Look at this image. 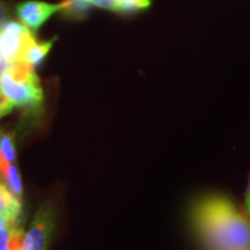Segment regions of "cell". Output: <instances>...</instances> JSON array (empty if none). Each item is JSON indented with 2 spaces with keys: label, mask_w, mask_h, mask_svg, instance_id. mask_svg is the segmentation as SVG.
<instances>
[{
  "label": "cell",
  "mask_w": 250,
  "mask_h": 250,
  "mask_svg": "<svg viewBox=\"0 0 250 250\" xmlns=\"http://www.w3.org/2000/svg\"><path fill=\"white\" fill-rule=\"evenodd\" d=\"M190 219L204 250H250V217L229 197H201L193 203Z\"/></svg>",
  "instance_id": "6da1fadb"
},
{
  "label": "cell",
  "mask_w": 250,
  "mask_h": 250,
  "mask_svg": "<svg viewBox=\"0 0 250 250\" xmlns=\"http://www.w3.org/2000/svg\"><path fill=\"white\" fill-rule=\"evenodd\" d=\"M0 92L14 104L23 109L40 108L43 103V89L35 68L23 61L8 65L0 79Z\"/></svg>",
  "instance_id": "7a4b0ae2"
},
{
  "label": "cell",
  "mask_w": 250,
  "mask_h": 250,
  "mask_svg": "<svg viewBox=\"0 0 250 250\" xmlns=\"http://www.w3.org/2000/svg\"><path fill=\"white\" fill-rule=\"evenodd\" d=\"M36 39L27 26L22 22L8 20L0 27V43H1L2 58L6 62H13L21 61L28 46L33 44Z\"/></svg>",
  "instance_id": "3957f363"
},
{
  "label": "cell",
  "mask_w": 250,
  "mask_h": 250,
  "mask_svg": "<svg viewBox=\"0 0 250 250\" xmlns=\"http://www.w3.org/2000/svg\"><path fill=\"white\" fill-rule=\"evenodd\" d=\"M54 226L52 208L49 204H43L36 211L29 230L24 235L21 250H48Z\"/></svg>",
  "instance_id": "277c9868"
},
{
  "label": "cell",
  "mask_w": 250,
  "mask_h": 250,
  "mask_svg": "<svg viewBox=\"0 0 250 250\" xmlns=\"http://www.w3.org/2000/svg\"><path fill=\"white\" fill-rule=\"evenodd\" d=\"M59 11H61V2L49 4L40 0H29L17 5L18 18L33 33L39 30L52 15Z\"/></svg>",
  "instance_id": "5b68a950"
},
{
  "label": "cell",
  "mask_w": 250,
  "mask_h": 250,
  "mask_svg": "<svg viewBox=\"0 0 250 250\" xmlns=\"http://www.w3.org/2000/svg\"><path fill=\"white\" fill-rule=\"evenodd\" d=\"M0 181L4 182L18 198H22V183L18 167L1 155H0Z\"/></svg>",
  "instance_id": "8992f818"
},
{
  "label": "cell",
  "mask_w": 250,
  "mask_h": 250,
  "mask_svg": "<svg viewBox=\"0 0 250 250\" xmlns=\"http://www.w3.org/2000/svg\"><path fill=\"white\" fill-rule=\"evenodd\" d=\"M24 239L23 223L0 228V250H21Z\"/></svg>",
  "instance_id": "52a82bcc"
},
{
  "label": "cell",
  "mask_w": 250,
  "mask_h": 250,
  "mask_svg": "<svg viewBox=\"0 0 250 250\" xmlns=\"http://www.w3.org/2000/svg\"><path fill=\"white\" fill-rule=\"evenodd\" d=\"M55 40L45 41V42H35L33 44L28 46L26 51L21 58V61L28 62V64L31 65L34 68L39 67L40 65H42V62H44L46 55L49 54V51L51 50L52 46H54Z\"/></svg>",
  "instance_id": "ba28073f"
},
{
  "label": "cell",
  "mask_w": 250,
  "mask_h": 250,
  "mask_svg": "<svg viewBox=\"0 0 250 250\" xmlns=\"http://www.w3.org/2000/svg\"><path fill=\"white\" fill-rule=\"evenodd\" d=\"M90 6L92 5L86 0H62L61 1L59 13H62L65 18L80 20L89 13Z\"/></svg>",
  "instance_id": "9c48e42d"
},
{
  "label": "cell",
  "mask_w": 250,
  "mask_h": 250,
  "mask_svg": "<svg viewBox=\"0 0 250 250\" xmlns=\"http://www.w3.org/2000/svg\"><path fill=\"white\" fill-rule=\"evenodd\" d=\"M0 155L13 164L17 160L13 132H5L0 129Z\"/></svg>",
  "instance_id": "30bf717a"
},
{
  "label": "cell",
  "mask_w": 250,
  "mask_h": 250,
  "mask_svg": "<svg viewBox=\"0 0 250 250\" xmlns=\"http://www.w3.org/2000/svg\"><path fill=\"white\" fill-rule=\"evenodd\" d=\"M116 12L129 13L146 9L151 6V0H116Z\"/></svg>",
  "instance_id": "8fae6325"
},
{
  "label": "cell",
  "mask_w": 250,
  "mask_h": 250,
  "mask_svg": "<svg viewBox=\"0 0 250 250\" xmlns=\"http://www.w3.org/2000/svg\"><path fill=\"white\" fill-rule=\"evenodd\" d=\"M86 1L89 2L92 6H95V7L116 12V0H86Z\"/></svg>",
  "instance_id": "7c38bea8"
},
{
  "label": "cell",
  "mask_w": 250,
  "mask_h": 250,
  "mask_svg": "<svg viewBox=\"0 0 250 250\" xmlns=\"http://www.w3.org/2000/svg\"><path fill=\"white\" fill-rule=\"evenodd\" d=\"M14 104L6 96L0 92V118L7 116L13 110Z\"/></svg>",
  "instance_id": "4fadbf2b"
},
{
  "label": "cell",
  "mask_w": 250,
  "mask_h": 250,
  "mask_svg": "<svg viewBox=\"0 0 250 250\" xmlns=\"http://www.w3.org/2000/svg\"><path fill=\"white\" fill-rule=\"evenodd\" d=\"M243 210L246 211V213L250 217V177H249V183L247 187L246 195H245V206H243Z\"/></svg>",
  "instance_id": "5bb4252c"
},
{
  "label": "cell",
  "mask_w": 250,
  "mask_h": 250,
  "mask_svg": "<svg viewBox=\"0 0 250 250\" xmlns=\"http://www.w3.org/2000/svg\"><path fill=\"white\" fill-rule=\"evenodd\" d=\"M5 17H6V6L0 1V27H1L5 22Z\"/></svg>",
  "instance_id": "9a60e30c"
},
{
  "label": "cell",
  "mask_w": 250,
  "mask_h": 250,
  "mask_svg": "<svg viewBox=\"0 0 250 250\" xmlns=\"http://www.w3.org/2000/svg\"><path fill=\"white\" fill-rule=\"evenodd\" d=\"M9 62H7L5 59H0V79H1L2 74L5 73V71L7 70Z\"/></svg>",
  "instance_id": "2e32d148"
},
{
  "label": "cell",
  "mask_w": 250,
  "mask_h": 250,
  "mask_svg": "<svg viewBox=\"0 0 250 250\" xmlns=\"http://www.w3.org/2000/svg\"><path fill=\"white\" fill-rule=\"evenodd\" d=\"M0 59H4L2 58V54H1V43H0Z\"/></svg>",
  "instance_id": "e0dca14e"
}]
</instances>
